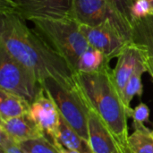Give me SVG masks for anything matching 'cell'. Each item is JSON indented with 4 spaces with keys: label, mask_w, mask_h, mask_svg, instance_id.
<instances>
[{
    "label": "cell",
    "mask_w": 153,
    "mask_h": 153,
    "mask_svg": "<svg viewBox=\"0 0 153 153\" xmlns=\"http://www.w3.org/2000/svg\"><path fill=\"white\" fill-rule=\"evenodd\" d=\"M0 46L32 71L41 83L52 77L64 84L75 85V71L13 13L1 12Z\"/></svg>",
    "instance_id": "1"
},
{
    "label": "cell",
    "mask_w": 153,
    "mask_h": 153,
    "mask_svg": "<svg viewBox=\"0 0 153 153\" xmlns=\"http://www.w3.org/2000/svg\"><path fill=\"white\" fill-rule=\"evenodd\" d=\"M76 89L88 110L95 112L106 125L120 148L128 147L127 118L130 112L115 84L110 67L96 73L75 74Z\"/></svg>",
    "instance_id": "2"
},
{
    "label": "cell",
    "mask_w": 153,
    "mask_h": 153,
    "mask_svg": "<svg viewBox=\"0 0 153 153\" xmlns=\"http://www.w3.org/2000/svg\"><path fill=\"white\" fill-rule=\"evenodd\" d=\"M30 22L37 34L76 73L81 56L90 47L79 23L72 18H33Z\"/></svg>",
    "instance_id": "3"
},
{
    "label": "cell",
    "mask_w": 153,
    "mask_h": 153,
    "mask_svg": "<svg viewBox=\"0 0 153 153\" xmlns=\"http://www.w3.org/2000/svg\"><path fill=\"white\" fill-rule=\"evenodd\" d=\"M46 93L54 101L60 116L82 138L88 141V112L76 85L69 86L48 77L42 82Z\"/></svg>",
    "instance_id": "4"
},
{
    "label": "cell",
    "mask_w": 153,
    "mask_h": 153,
    "mask_svg": "<svg viewBox=\"0 0 153 153\" xmlns=\"http://www.w3.org/2000/svg\"><path fill=\"white\" fill-rule=\"evenodd\" d=\"M0 90L18 95L31 104L44 88L32 71L0 46Z\"/></svg>",
    "instance_id": "5"
},
{
    "label": "cell",
    "mask_w": 153,
    "mask_h": 153,
    "mask_svg": "<svg viewBox=\"0 0 153 153\" xmlns=\"http://www.w3.org/2000/svg\"><path fill=\"white\" fill-rule=\"evenodd\" d=\"M79 25L89 45L103 52L109 61L133 43L132 28L124 22L108 20L97 26Z\"/></svg>",
    "instance_id": "6"
},
{
    "label": "cell",
    "mask_w": 153,
    "mask_h": 153,
    "mask_svg": "<svg viewBox=\"0 0 153 153\" xmlns=\"http://www.w3.org/2000/svg\"><path fill=\"white\" fill-rule=\"evenodd\" d=\"M0 2L1 12L13 13L25 21L33 18H72V0H0Z\"/></svg>",
    "instance_id": "7"
},
{
    "label": "cell",
    "mask_w": 153,
    "mask_h": 153,
    "mask_svg": "<svg viewBox=\"0 0 153 153\" xmlns=\"http://www.w3.org/2000/svg\"><path fill=\"white\" fill-rule=\"evenodd\" d=\"M71 16L79 24L88 26H97L108 20L118 21L130 26L108 0H72Z\"/></svg>",
    "instance_id": "8"
},
{
    "label": "cell",
    "mask_w": 153,
    "mask_h": 153,
    "mask_svg": "<svg viewBox=\"0 0 153 153\" xmlns=\"http://www.w3.org/2000/svg\"><path fill=\"white\" fill-rule=\"evenodd\" d=\"M29 116L43 133L45 138L56 146L61 116L45 90L30 104Z\"/></svg>",
    "instance_id": "9"
},
{
    "label": "cell",
    "mask_w": 153,
    "mask_h": 153,
    "mask_svg": "<svg viewBox=\"0 0 153 153\" xmlns=\"http://www.w3.org/2000/svg\"><path fill=\"white\" fill-rule=\"evenodd\" d=\"M147 58L144 49L134 43L127 46L117 56V65L112 69V76L121 97L131 76L141 64L146 63Z\"/></svg>",
    "instance_id": "10"
},
{
    "label": "cell",
    "mask_w": 153,
    "mask_h": 153,
    "mask_svg": "<svg viewBox=\"0 0 153 153\" xmlns=\"http://www.w3.org/2000/svg\"><path fill=\"white\" fill-rule=\"evenodd\" d=\"M89 144L92 153H125L106 125L92 110L88 112Z\"/></svg>",
    "instance_id": "11"
},
{
    "label": "cell",
    "mask_w": 153,
    "mask_h": 153,
    "mask_svg": "<svg viewBox=\"0 0 153 153\" xmlns=\"http://www.w3.org/2000/svg\"><path fill=\"white\" fill-rule=\"evenodd\" d=\"M0 130L17 143L45 137L29 115L0 121Z\"/></svg>",
    "instance_id": "12"
},
{
    "label": "cell",
    "mask_w": 153,
    "mask_h": 153,
    "mask_svg": "<svg viewBox=\"0 0 153 153\" xmlns=\"http://www.w3.org/2000/svg\"><path fill=\"white\" fill-rule=\"evenodd\" d=\"M30 103L25 99L0 90V121L29 115Z\"/></svg>",
    "instance_id": "13"
},
{
    "label": "cell",
    "mask_w": 153,
    "mask_h": 153,
    "mask_svg": "<svg viewBox=\"0 0 153 153\" xmlns=\"http://www.w3.org/2000/svg\"><path fill=\"white\" fill-rule=\"evenodd\" d=\"M61 145L66 149L77 151L81 153H92L89 142L80 136L61 117L58 135L57 145Z\"/></svg>",
    "instance_id": "14"
},
{
    "label": "cell",
    "mask_w": 153,
    "mask_h": 153,
    "mask_svg": "<svg viewBox=\"0 0 153 153\" xmlns=\"http://www.w3.org/2000/svg\"><path fill=\"white\" fill-rule=\"evenodd\" d=\"M132 41L143 48L147 56L153 53V15L135 21L132 26Z\"/></svg>",
    "instance_id": "15"
},
{
    "label": "cell",
    "mask_w": 153,
    "mask_h": 153,
    "mask_svg": "<svg viewBox=\"0 0 153 153\" xmlns=\"http://www.w3.org/2000/svg\"><path fill=\"white\" fill-rule=\"evenodd\" d=\"M109 60L100 50L90 46L81 56L76 72L96 73L107 69L109 66Z\"/></svg>",
    "instance_id": "16"
},
{
    "label": "cell",
    "mask_w": 153,
    "mask_h": 153,
    "mask_svg": "<svg viewBox=\"0 0 153 153\" xmlns=\"http://www.w3.org/2000/svg\"><path fill=\"white\" fill-rule=\"evenodd\" d=\"M134 132L128 137V148L133 153H153L152 131L144 124L133 123Z\"/></svg>",
    "instance_id": "17"
},
{
    "label": "cell",
    "mask_w": 153,
    "mask_h": 153,
    "mask_svg": "<svg viewBox=\"0 0 153 153\" xmlns=\"http://www.w3.org/2000/svg\"><path fill=\"white\" fill-rule=\"evenodd\" d=\"M147 63V61H146ZM146 63L141 64L138 68L136 69V71L134 73V74L131 76V78L129 79V81L127 82L123 94H122V99L123 101L126 105V107L130 109V104L132 100L135 97H142L143 95V83H142V76L143 74L147 72V65Z\"/></svg>",
    "instance_id": "18"
},
{
    "label": "cell",
    "mask_w": 153,
    "mask_h": 153,
    "mask_svg": "<svg viewBox=\"0 0 153 153\" xmlns=\"http://www.w3.org/2000/svg\"><path fill=\"white\" fill-rule=\"evenodd\" d=\"M26 153H60L56 145L45 137L19 143Z\"/></svg>",
    "instance_id": "19"
},
{
    "label": "cell",
    "mask_w": 153,
    "mask_h": 153,
    "mask_svg": "<svg viewBox=\"0 0 153 153\" xmlns=\"http://www.w3.org/2000/svg\"><path fill=\"white\" fill-rule=\"evenodd\" d=\"M151 15H153V9L148 0H132L131 17L133 23Z\"/></svg>",
    "instance_id": "20"
},
{
    "label": "cell",
    "mask_w": 153,
    "mask_h": 153,
    "mask_svg": "<svg viewBox=\"0 0 153 153\" xmlns=\"http://www.w3.org/2000/svg\"><path fill=\"white\" fill-rule=\"evenodd\" d=\"M115 11L132 27L133 22L131 17L132 0H108Z\"/></svg>",
    "instance_id": "21"
},
{
    "label": "cell",
    "mask_w": 153,
    "mask_h": 153,
    "mask_svg": "<svg viewBox=\"0 0 153 153\" xmlns=\"http://www.w3.org/2000/svg\"><path fill=\"white\" fill-rule=\"evenodd\" d=\"M0 148L5 153H26L19 143L0 130Z\"/></svg>",
    "instance_id": "22"
},
{
    "label": "cell",
    "mask_w": 153,
    "mask_h": 153,
    "mask_svg": "<svg viewBox=\"0 0 153 153\" xmlns=\"http://www.w3.org/2000/svg\"><path fill=\"white\" fill-rule=\"evenodd\" d=\"M150 109L148 106L144 103H140L135 108L132 109L130 112V117L133 118V123L144 124L149 120Z\"/></svg>",
    "instance_id": "23"
},
{
    "label": "cell",
    "mask_w": 153,
    "mask_h": 153,
    "mask_svg": "<svg viewBox=\"0 0 153 153\" xmlns=\"http://www.w3.org/2000/svg\"><path fill=\"white\" fill-rule=\"evenodd\" d=\"M146 65H147V72L150 74V75L152 76L153 80V62L152 60H150L149 58H147Z\"/></svg>",
    "instance_id": "24"
},
{
    "label": "cell",
    "mask_w": 153,
    "mask_h": 153,
    "mask_svg": "<svg viewBox=\"0 0 153 153\" xmlns=\"http://www.w3.org/2000/svg\"><path fill=\"white\" fill-rule=\"evenodd\" d=\"M56 148L58 149V151L60 152V153H81L77 151H74V150H70V149H66L61 145H58L56 146Z\"/></svg>",
    "instance_id": "25"
},
{
    "label": "cell",
    "mask_w": 153,
    "mask_h": 153,
    "mask_svg": "<svg viewBox=\"0 0 153 153\" xmlns=\"http://www.w3.org/2000/svg\"><path fill=\"white\" fill-rule=\"evenodd\" d=\"M125 153H133V152H132L130 151V149L127 147V148H126V152H125Z\"/></svg>",
    "instance_id": "26"
},
{
    "label": "cell",
    "mask_w": 153,
    "mask_h": 153,
    "mask_svg": "<svg viewBox=\"0 0 153 153\" xmlns=\"http://www.w3.org/2000/svg\"><path fill=\"white\" fill-rule=\"evenodd\" d=\"M148 58H149L150 60H152V62H153V53H152V55H150V56H148Z\"/></svg>",
    "instance_id": "27"
},
{
    "label": "cell",
    "mask_w": 153,
    "mask_h": 153,
    "mask_svg": "<svg viewBox=\"0 0 153 153\" xmlns=\"http://www.w3.org/2000/svg\"><path fill=\"white\" fill-rule=\"evenodd\" d=\"M149 2H150V4H152V9H153V0H148Z\"/></svg>",
    "instance_id": "28"
},
{
    "label": "cell",
    "mask_w": 153,
    "mask_h": 153,
    "mask_svg": "<svg viewBox=\"0 0 153 153\" xmlns=\"http://www.w3.org/2000/svg\"><path fill=\"white\" fill-rule=\"evenodd\" d=\"M0 153H5V152H4V150H2V149L0 148Z\"/></svg>",
    "instance_id": "29"
},
{
    "label": "cell",
    "mask_w": 153,
    "mask_h": 153,
    "mask_svg": "<svg viewBox=\"0 0 153 153\" xmlns=\"http://www.w3.org/2000/svg\"><path fill=\"white\" fill-rule=\"evenodd\" d=\"M152 136H153V130L152 131Z\"/></svg>",
    "instance_id": "30"
}]
</instances>
